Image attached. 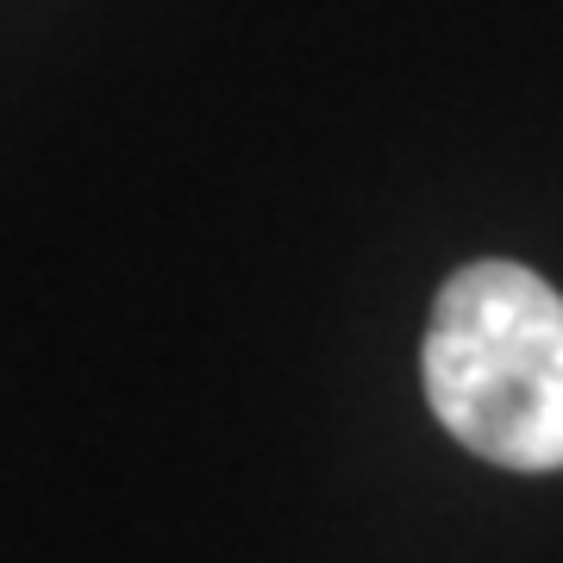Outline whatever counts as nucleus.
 I'll return each instance as SVG.
<instances>
[{
    "instance_id": "1",
    "label": "nucleus",
    "mask_w": 563,
    "mask_h": 563,
    "mask_svg": "<svg viewBox=\"0 0 563 563\" xmlns=\"http://www.w3.org/2000/svg\"><path fill=\"white\" fill-rule=\"evenodd\" d=\"M426 401L463 451L501 470H563V295L488 257L439 288L420 351Z\"/></svg>"
}]
</instances>
